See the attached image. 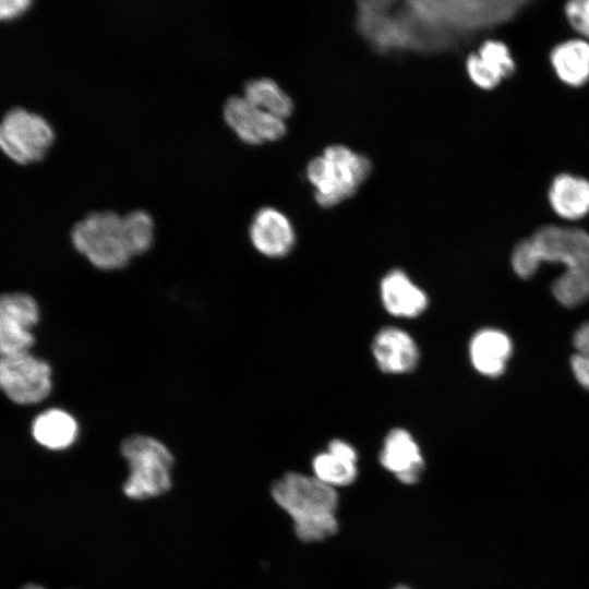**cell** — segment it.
<instances>
[{
    "label": "cell",
    "mask_w": 589,
    "mask_h": 589,
    "mask_svg": "<svg viewBox=\"0 0 589 589\" xmlns=\"http://www.w3.org/2000/svg\"><path fill=\"white\" fill-rule=\"evenodd\" d=\"M510 263L524 279L532 277L541 263L561 264L564 271L551 287L556 301L576 308L589 300V235L582 229L541 227L514 248Z\"/></svg>",
    "instance_id": "6da1fadb"
},
{
    "label": "cell",
    "mask_w": 589,
    "mask_h": 589,
    "mask_svg": "<svg viewBox=\"0 0 589 589\" xmlns=\"http://www.w3.org/2000/svg\"><path fill=\"white\" fill-rule=\"evenodd\" d=\"M119 449L128 466L121 488L129 500L147 501L170 491L175 456L163 441L132 434L121 442Z\"/></svg>",
    "instance_id": "7a4b0ae2"
},
{
    "label": "cell",
    "mask_w": 589,
    "mask_h": 589,
    "mask_svg": "<svg viewBox=\"0 0 589 589\" xmlns=\"http://www.w3.org/2000/svg\"><path fill=\"white\" fill-rule=\"evenodd\" d=\"M371 169V161L364 155L345 145L333 144L308 163L305 175L314 189L316 203L332 207L351 197Z\"/></svg>",
    "instance_id": "3957f363"
},
{
    "label": "cell",
    "mask_w": 589,
    "mask_h": 589,
    "mask_svg": "<svg viewBox=\"0 0 589 589\" xmlns=\"http://www.w3.org/2000/svg\"><path fill=\"white\" fill-rule=\"evenodd\" d=\"M74 249L96 268L118 271L132 255L122 231V216L115 212H95L77 221L71 230Z\"/></svg>",
    "instance_id": "277c9868"
},
{
    "label": "cell",
    "mask_w": 589,
    "mask_h": 589,
    "mask_svg": "<svg viewBox=\"0 0 589 589\" xmlns=\"http://www.w3.org/2000/svg\"><path fill=\"white\" fill-rule=\"evenodd\" d=\"M274 502L293 521V528L336 517L338 496L334 488L314 476L285 473L271 489Z\"/></svg>",
    "instance_id": "5b68a950"
},
{
    "label": "cell",
    "mask_w": 589,
    "mask_h": 589,
    "mask_svg": "<svg viewBox=\"0 0 589 589\" xmlns=\"http://www.w3.org/2000/svg\"><path fill=\"white\" fill-rule=\"evenodd\" d=\"M56 133L41 115L14 107L0 120V151L13 163L26 166L41 161Z\"/></svg>",
    "instance_id": "8992f818"
},
{
    "label": "cell",
    "mask_w": 589,
    "mask_h": 589,
    "mask_svg": "<svg viewBox=\"0 0 589 589\" xmlns=\"http://www.w3.org/2000/svg\"><path fill=\"white\" fill-rule=\"evenodd\" d=\"M52 389L49 363L29 351L0 357V390L13 402L34 405Z\"/></svg>",
    "instance_id": "52a82bcc"
},
{
    "label": "cell",
    "mask_w": 589,
    "mask_h": 589,
    "mask_svg": "<svg viewBox=\"0 0 589 589\" xmlns=\"http://www.w3.org/2000/svg\"><path fill=\"white\" fill-rule=\"evenodd\" d=\"M40 311L37 301L25 292L0 294V357L31 350Z\"/></svg>",
    "instance_id": "ba28073f"
},
{
    "label": "cell",
    "mask_w": 589,
    "mask_h": 589,
    "mask_svg": "<svg viewBox=\"0 0 589 589\" xmlns=\"http://www.w3.org/2000/svg\"><path fill=\"white\" fill-rule=\"evenodd\" d=\"M227 125L245 144L259 145L281 139L287 131L285 119L266 112L243 96L229 97L223 110Z\"/></svg>",
    "instance_id": "9c48e42d"
},
{
    "label": "cell",
    "mask_w": 589,
    "mask_h": 589,
    "mask_svg": "<svg viewBox=\"0 0 589 589\" xmlns=\"http://www.w3.org/2000/svg\"><path fill=\"white\" fill-rule=\"evenodd\" d=\"M249 236L254 249L262 255L279 259L288 255L296 242L289 218L274 207H263L254 215Z\"/></svg>",
    "instance_id": "30bf717a"
},
{
    "label": "cell",
    "mask_w": 589,
    "mask_h": 589,
    "mask_svg": "<svg viewBox=\"0 0 589 589\" xmlns=\"http://www.w3.org/2000/svg\"><path fill=\"white\" fill-rule=\"evenodd\" d=\"M380 462L405 484L418 482L424 469L418 443L407 430L400 428L387 433L380 452Z\"/></svg>",
    "instance_id": "8fae6325"
},
{
    "label": "cell",
    "mask_w": 589,
    "mask_h": 589,
    "mask_svg": "<svg viewBox=\"0 0 589 589\" xmlns=\"http://www.w3.org/2000/svg\"><path fill=\"white\" fill-rule=\"evenodd\" d=\"M372 352L378 368L386 373L412 371L419 362V348L404 329L386 326L372 340Z\"/></svg>",
    "instance_id": "7c38bea8"
},
{
    "label": "cell",
    "mask_w": 589,
    "mask_h": 589,
    "mask_svg": "<svg viewBox=\"0 0 589 589\" xmlns=\"http://www.w3.org/2000/svg\"><path fill=\"white\" fill-rule=\"evenodd\" d=\"M513 353L509 336L501 329L478 330L469 342V358L474 370L486 377L501 376Z\"/></svg>",
    "instance_id": "4fadbf2b"
},
{
    "label": "cell",
    "mask_w": 589,
    "mask_h": 589,
    "mask_svg": "<svg viewBox=\"0 0 589 589\" xmlns=\"http://www.w3.org/2000/svg\"><path fill=\"white\" fill-rule=\"evenodd\" d=\"M381 300L385 310L397 317H416L426 309V293L401 269H392L381 280Z\"/></svg>",
    "instance_id": "5bb4252c"
},
{
    "label": "cell",
    "mask_w": 589,
    "mask_h": 589,
    "mask_svg": "<svg viewBox=\"0 0 589 589\" xmlns=\"http://www.w3.org/2000/svg\"><path fill=\"white\" fill-rule=\"evenodd\" d=\"M357 460L358 455L351 444L342 440H333L326 452L313 458L314 477L334 489L349 485L358 474Z\"/></svg>",
    "instance_id": "9a60e30c"
},
{
    "label": "cell",
    "mask_w": 589,
    "mask_h": 589,
    "mask_svg": "<svg viewBox=\"0 0 589 589\" xmlns=\"http://www.w3.org/2000/svg\"><path fill=\"white\" fill-rule=\"evenodd\" d=\"M32 435L37 444L50 450L70 448L80 433L75 417L62 408H49L32 422Z\"/></svg>",
    "instance_id": "2e32d148"
},
{
    "label": "cell",
    "mask_w": 589,
    "mask_h": 589,
    "mask_svg": "<svg viewBox=\"0 0 589 589\" xmlns=\"http://www.w3.org/2000/svg\"><path fill=\"white\" fill-rule=\"evenodd\" d=\"M549 201L560 217L579 219L589 213V181L572 175H560L550 187Z\"/></svg>",
    "instance_id": "e0dca14e"
},
{
    "label": "cell",
    "mask_w": 589,
    "mask_h": 589,
    "mask_svg": "<svg viewBox=\"0 0 589 589\" xmlns=\"http://www.w3.org/2000/svg\"><path fill=\"white\" fill-rule=\"evenodd\" d=\"M550 59L562 82L580 86L589 80V44L586 40L570 39L557 45Z\"/></svg>",
    "instance_id": "ac0fdd59"
},
{
    "label": "cell",
    "mask_w": 589,
    "mask_h": 589,
    "mask_svg": "<svg viewBox=\"0 0 589 589\" xmlns=\"http://www.w3.org/2000/svg\"><path fill=\"white\" fill-rule=\"evenodd\" d=\"M243 97L259 109L283 119L288 118L293 111L292 99L275 81L268 77L247 82Z\"/></svg>",
    "instance_id": "d6986e66"
},
{
    "label": "cell",
    "mask_w": 589,
    "mask_h": 589,
    "mask_svg": "<svg viewBox=\"0 0 589 589\" xmlns=\"http://www.w3.org/2000/svg\"><path fill=\"white\" fill-rule=\"evenodd\" d=\"M122 231L132 256L151 249L154 240V221L148 213L136 209L123 216Z\"/></svg>",
    "instance_id": "ffe728a7"
},
{
    "label": "cell",
    "mask_w": 589,
    "mask_h": 589,
    "mask_svg": "<svg viewBox=\"0 0 589 589\" xmlns=\"http://www.w3.org/2000/svg\"><path fill=\"white\" fill-rule=\"evenodd\" d=\"M477 53L502 79L513 74L515 62L507 46L502 41L486 40L480 46Z\"/></svg>",
    "instance_id": "44dd1931"
},
{
    "label": "cell",
    "mask_w": 589,
    "mask_h": 589,
    "mask_svg": "<svg viewBox=\"0 0 589 589\" xmlns=\"http://www.w3.org/2000/svg\"><path fill=\"white\" fill-rule=\"evenodd\" d=\"M466 69L472 83L482 89H492L503 80L483 62L477 52L469 55L466 61Z\"/></svg>",
    "instance_id": "7402d4cb"
},
{
    "label": "cell",
    "mask_w": 589,
    "mask_h": 589,
    "mask_svg": "<svg viewBox=\"0 0 589 589\" xmlns=\"http://www.w3.org/2000/svg\"><path fill=\"white\" fill-rule=\"evenodd\" d=\"M565 14L569 24L582 36L589 38V0H568Z\"/></svg>",
    "instance_id": "603a6c76"
},
{
    "label": "cell",
    "mask_w": 589,
    "mask_h": 589,
    "mask_svg": "<svg viewBox=\"0 0 589 589\" xmlns=\"http://www.w3.org/2000/svg\"><path fill=\"white\" fill-rule=\"evenodd\" d=\"M34 0H0V24H12L31 12Z\"/></svg>",
    "instance_id": "cb8c5ba5"
},
{
    "label": "cell",
    "mask_w": 589,
    "mask_h": 589,
    "mask_svg": "<svg viewBox=\"0 0 589 589\" xmlns=\"http://www.w3.org/2000/svg\"><path fill=\"white\" fill-rule=\"evenodd\" d=\"M570 368L576 381L589 390V356L576 351L570 358Z\"/></svg>",
    "instance_id": "d4e9b609"
},
{
    "label": "cell",
    "mask_w": 589,
    "mask_h": 589,
    "mask_svg": "<svg viewBox=\"0 0 589 589\" xmlns=\"http://www.w3.org/2000/svg\"><path fill=\"white\" fill-rule=\"evenodd\" d=\"M573 345L578 352L589 356V321L581 324L574 333Z\"/></svg>",
    "instance_id": "484cf974"
},
{
    "label": "cell",
    "mask_w": 589,
    "mask_h": 589,
    "mask_svg": "<svg viewBox=\"0 0 589 589\" xmlns=\"http://www.w3.org/2000/svg\"><path fill=\"white\" fill-rule=\"evenodd\" d=\"M22 589H45V588H43V587H40L38 585H33L32 584V585H27V586L23 587Z\"/></svg>",
    "instance_id": "4316f807"
},
{
    "label": "cell",
    "mask_w": 589,
    "mask_h": 589,
    "mask_svg": "<svg viewBox=\"0 0 589 589\" xmlns=\"http://www.w3.org/2000/svg\"><path fill=\"white\" fill-rule=\"evenodd\" d=\"M394 589H410V588H408V587H406V586H398V587H396V588H394Z\"/></svg>",
    "instance_id": "83f0119b"
}]
</instances>
